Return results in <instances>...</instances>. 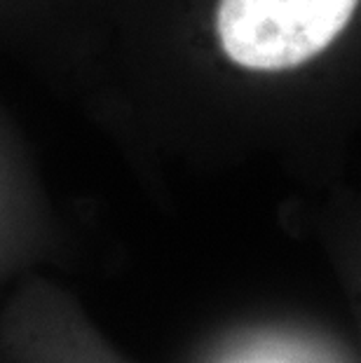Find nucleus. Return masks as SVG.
<instances>
[{
	"instance_id": "1",
	"label": "nucleus",
	"mask_w": 361,
	"mask_h": 363,
	"mask_svg": "<svg viewBox=\"0 0 361 363\" xmlns=\"http://www.w3.org/2000/svg\"><path fill=\"white\" fill-rule=\"evenodd\" d=\"M359 0H218L216 35L223 54L249 71H289L319 57Z\"/></svg>"
}]
</instances>
